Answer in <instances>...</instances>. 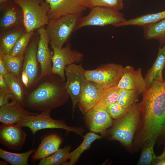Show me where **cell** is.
<instances>
[{
  "label": "cell",
  "instance_id": "603a6c76",
  "mask_svg": "<svg viewBox=\"0 0 165 165\" xmlns=\"http://www.w3.org/2000/svg\"><path fill=\"white\" fill-rule=\"evenodd\" d=\"M165 19V10L155 13H148L132 18L121 24L119 27L128 26L143 28Z\"/></svg>",
  "mask_w": 165,
  "mask_h": 165
},
{
  "label": "cell",
  "instance_id": "cb8c5ba5",
  "mask_svg": "<svg viewBox=\"0 0 165 165\" xmlns=\"http://www.w3.org/2000/svg\"><path fill=\"white\" fill-rule=\"evenodd\" d=\"M102 136L93 132L87 133L84 137L83 140L80 145L75 149L70 152L68 162H66L64 165H73L77 162L82 153L89 148L92 143L95 141L100 139Z\"/></svg>",
  "mask_w": 165,
  "mask_h": 165
},
{
  "label": "cell",
  "instance_id": "d590c367",
  "mask_svg": "<svg viewBox=\"0 0 165 165\" xmlns=\"http://www.w3.org/2000/svg\"><path fill=\"white\" fill-rule=\"evenodd\" d=\"M16 100L14 96L9 90L0 89V107Z\"/></svg>",
  "mask_w": 165,
  "mask_h": 165
},
{
  "label": "cell",
  "instance_id": "60d3db41",
  "mask_svg": "<svg viewBox=\"0 0 165 165\" xmlns=\"http://www.w3.org/2000/svg\"><path fill=\"white\" fill-rule=\"evenodd\" d=\"M9 163L6 161L5 160V161H0V165H8Z\"/></svg>",
  "mask_w": 165,
  "mask_h": 165
},
{
  "label": "cell",
  "instance_id": "ffe728a7",
  "mask_svg": "<svg viewBox=\"0 0 165 165\" xmlns=\"http://www.w3.org/2000/svg\"><path fill=\"white\" fill-rule=\"evenodd\" d=\"M41 143L32 156L31 159L36 161L46 158L57 151L62 143V138L55 133L46 135L41 139Z\"/></svg>",
  "mask_w": 165,
  "mask_h": 165
},
{
  "label": "cell",
  "instance_id": "ab89813d",
  "mask_svg": "<svg viewBox=\"0 0 165 165\" xmlns=\"http://www.w3.org/2000/svg\"><path fill=\"white\" fill-rule=\"evenodd\" d=\"M0 89L6 90H9L4 77L0 75Z\"/></svg>",
  "mask_w": 165,
  "mask_h": 165
},
{
  "label": "cell",
  "instance_id": "4dcf8cb0",
  "mask_svg": "<svg viewBox=\"0 0 165 165\" xmlns=\"http://www.w3.org/2000/svg\"><path fill=\"white\" fill-rule=\"evenodd\" d=\"M79 3L87 9L98 6L113 8L120 10L124 8L123 0H78Z\"/></svg>",
  "mask_w": 165,
  "mask_h": 165
},
{
  "label": "cell",
  "instance_id": "44dd1931",
  "mask_svg": "<svg viewBox=\"0 0 165 165\" xmlns=\"http://www.w3.org/2000/svg\"><path fill=\"white\" fill-rule=\"evenodd\" d=\"M26 32L25 27L16 28L0 33V53L10 54L18 39Z\"/></svg>",
  "mask_w": 165,
  "mask_h": 165
},
{
  "label": "cell",
  "instance_id": "5b68a950",
  "mask_svg": "<svg viewBox=\"0 0 165 165\" xmlns=\"http://www.w3.org/2000/svg\"><path fill=\"white\" fill-rule=\"evenodd\" d=\"M21 8L26 32L45 26L49 20L50 4L45 0H13Z\"/></svg>",
  "mask_w": 165,
  "mask_h": 165
},
{
  "label": "cell",
  "instance_id": "4316f807",
  "mask_svg": "<svg viewBox=\"0 0 165 165\" xmlns=\"http://www.w3.org/2000/svg\"><path fill=\"white\" fill-rule=\"evenodd\" d=\"M4 77L9 91L16 101L22 105L26 89L21 79L9 73Z\"/></svg>",
  "mask_w": 165,
  "mask_h": 165
},
{
  "label": "cell",
  "instance_id": "d6986e66",
  "mask_svg": "<svg viewBox=\"0 0 165 165\" xmlns=\"http://www.w3.org/2000/svg\"><path fill=\"white\" fill-rule=\"evenodd\" d=\"M38 114L28 111L16 101H13L0 107V122L3 124H16L25 116Z\"/></svg>",
  "mask_w": 165,
  "mask_h": 165
},
{
  "label": "cell",
  "instance_id": "e0dca14e",
  "mask_svg": "<svg viewBox=\"0 0 165 165\" xmlns=\"http://www.w3.org/2000/svg\"><path fill=\"white\" fill-rule=\"evenodd\" d=\"M84 115L87 127L91 131L95 133L104 134L112 125V117L107 109H93Z\"/></svg>",
  "mask_w": 165,
  "mask_h": 165
},
{
  "label": "cell",
  "instance_id": "2e32d148",
  "mask_svg": "<svg viewBox=\"0 0 165 165\" xmlns=\"http://www.w3.org/2000/svg\"><path fill=\"white\" fill-rule=\"evenodd\" d=\"M50 5L48 13L49 20L70 14L83 13L87 8L78 0H45Z\"/></svg>",
  "mask_w": 165,
  "mask_h": 165
},
{
  "label": "cell",
  "instance_id": "f1b7e54d",
  "mask_svg": "<svg viewBox=\"0 0 165 165\" xmlns=\"http://www.w3.org/2000/svg\"><path fill=\"white\" fill-rule=\"evenodd\" d=\"M71 147L67 146L64 148L59 149L52 155L40 160L38 165H64L69 160V155Z\"/></svg>",
  "mask_w": 165,
  "mask_h": 165
},
{
  "label": "cell",
  "instance_id": "7402d4cb",
  "mask_svg": "<svg viewBox=\"0 0 165 165\" xmlns=\"http://www.w3.org/2000/svg\"><path fill=\"white\" fill-rule=\"evenodd\" d=\"M165 66V45L160 47L157 58L152 66L148 72L145 79L147 87L156 80L163 79L162 71Z\"/></svg>",
  "mask_w": 165,
  "mask_h": 165
},
{
  "label": "cell",
  "instance_id": "836d02e7",
  "mask_svg": "<svg viewBox=\"0 0 165 165\" xmlns=\"http://www.w3.org/2000/svg\"><path fill=\"white\" fill-rule=\"evenodd\" d=\"M34 34V31L26 32L17 40L10 54L16 57L24 56V52Z\"/></svg>",
  "mask_w": 165,
  "mask_h": 165
},
{
  "label": "cell",
  "instance_id": "e575fe53",
  "mask_svg": "<svg viewBox=\"0 0 165 165\" xmlns=\"http://www.w3.org/2000/svg\"><path fill=\"white\" fill-rule=\"evenodd\" d=\"M107 110L112 118L117 119L123 117L128 111L117 102L109 105Z\"/></svg>",
  "mask_w": 165,
  "mask_h": 165
},
{
  "label": "cell",
  "instance_id": "1f68e13d",
  "mask_svg": "<svg viewBox=\"0 0 165 165\" xmlns=\"http://www.w3.org/2000/svg\"><path fill=\"white\" fill-rule=\"evenodd\" d=\"M156 142L155 139L151 138L144 144L142 147V152L137 165H151L156 156L154 151V146Z\"/></svg>",
  "mask_w": 165,
  "mask_h": 165
},
{
  "label": "cell",
  "instance_id": "277c9868",
  "mask_svg": "<svg viewBox=\"0 0 165 165\" xmlns=\"http://www.w3.org/2000/svg\"><path fill=\"white\" fill-rule=\"evenodd\" d=\"M82 14L67 15L49 20L45 27L50 44L62 48L75 32Z\"/></svg>",
  "mask_w": 165,
  "mask_h": 165
},
{
  "label": "cell",
  "instance_id": "3957f363",
  "mask_svg": "<svg viewBox=\"0 0 165 165\" xmlns=\"http://www.w3.org/2000/svg\"><path fill=\"white\" fill-rule=\"evenodd\" d=\"M141 116L140 103H135L111 129L110 139L118 141L126 147H131Z\"/></svg>",
  "mask_w": 165,
  "mask_h": 165
},
{
  "label": "cell",
  "instance_id": "f35d334b",
  "mask_svg": "<svg viewBox=\"0 0 165 165\" xmlns=\"http://www.w3.org/2000/svg\"><path fill=\"white\" fill-rule=\"evenodd\" d=\"M20 79L26 90L28 87L29 79L27 74L23 71H22Z\"/></svg>",
  "mask_w": 165,
  "mask_h": 165
},
{
  "label": "cell",
  "instance_id": "8fae6325",
  "mask_svg": "<svg viewBox=\"0 0 165 165\" xmlns=\"http://www.w3.org/2000/svg\"><path fill=\"white\" fill-rule=\"evenodd\" d=\"M0 4V33L24 27L23 12L18 5L13 0Z\"/></svg>",
  "mask_w": 165,
  "mask_h": 165
},
{
  "label": "cell",
  "instance_id": "9a60e30c",
  "mask_svg": "<svg viewBox=\"0 0 165 165\" xmlns=\"http://www.w3.org/2000/svg\"><path fill=\"white\" fill-rule=\"evenodd\" d=\"M117 86L120 89L134 90L138 95L143 93L147 88L141 69L136 70L129 65L124 68L122 77Z\"/></svg>",
  "mask_w": 165,
  "mask_h": 165
},
{
  "label": "cell",
  "instance_id": "83f0119b",
  "mask_svg": "<svg viewBox=\"0 0 165 165\" xmlns=\"http://www.w3.org/2000/svg\"><path fill=\"white\" fill-rule=\"evenodd\" d=\"M35 148L30 149L22 153L10 152L0 148V157L12 165H28L30 156L36 150Z\"/></svg>",
  "mask_w": 165,
  "mask_h": 165
},
{
  "label": "cell",
  "instance_id": "6da1fadb",
  "mask_svg": "<svg viewBox=\"0 0 165 165\" xmlns=\"http://www.w3.org/2000/svg\"><path fill=\"white\" fill-rule=\"evenodd\" d=\"M142 94L140 103L142 118L134 139L135 149L151 138L159 145L165 140V81H154Z\"/></svg>",
  "mask_w": 165,
  "mask_h": 165
},
{
  "label": "cell",
  "instance_id": "9c48e42d",
  "mask_svg": "<svg viewBox=\"0 0 165 165\" xmlns=\"http://www.w3.org/2000/svg\"><path fill=\"white\" fill-rule=\"evenodd\" d=\"M86 71L81 65L75 63L66 66L65 69L67 77L65 87L72 99L73 113L88 81L86 75Z\"/></svg>",
  "mask_w": 165,
  "mask_h": 165
},
{
  "label": "cell",
  "instance_id": "52a82bcc",
  "mask_svg": "<svg viewBox=\"0 0 165 165\" xmlns=\"http://www.w3.org/2000/svg\"><path fill=\"white\" fill-rule=\"evenodd\" d=\"M51 111L41 112L37 115L28 116L21 119L16 124L22 127H28L34 135L37 131L46 129H61L67 133L73 132L83 136L85 130L82 127H70L63 120H56L50 116Z\"/></svg>",
  "mask_w": 165,
  "mask_h": 165
},
{
  "label": "cell",
  "instance_id": "484cf974",
  "mask_svg": "<svg viewBox=\"0 0 165 165\" xmlns=\"http://www.w3.org/2000/svg\"><path fill=\"white\" fill-rule=\"evenodd\" d=\"M3 62L9 73L20 79L24 61V56L16 57L10 54L0 53Z\"/></svg>",
  "mask_w": 165,
  "mask_h": 165
},
{
  "label": "cell",
  "instance_id": "8992f818",
  "mask_svg": "<svg viewBox=\"0 0 165 165\" xmlns=\"http://www.w3.org/2000/svg\"><path fill=\"white\" fill-rule=\"evenodd\" d=\"M89 13L80 18L75 31L88 26H104L112 25L115 27L127 20L119 10L113 8L98 6L90 9Z\"/></svg>",
  "mask_w": 165,
  "mask_h": 165
},
{
  "label": "cell",
  "instance_id": "ac0fdd59",
  "mask_svg": "<svg viewBox=\"0 0 165 165\" xmlns=\"http://www.w3.org/2000/svg\"><path fill=\"white\" fill-rule=\"evenodd\" d=\"M105 90L94 82L87 81L77 104L79 108L83 114L94 108Z\"/></svg>",
  "mask_w": 165,
  "mask_h": 165
},
{
  "label": "cell",
  "instance_id": "d4e9b609",
  "mask_svg": "<svg viewBox=\"0 0 165 165\" xmlns=\"http://www.w3.org/2000/svg\"><path fill=\"white\" fill-rule=\"evenodd\" d=\"M143 28L146 39H156L165 45V19Z\"/></svg>",
  "mask_w": 165,
  "mask_h": 165
},
{
  "label": "cell",
  "instance_id": "ba28073f",
  "mask_svg": "<svg viewBox=\"0 0 165 165\" xmlns=\"http://www.w3.org/2000/svg\"><path fill=\"white\" fill-rule=\"evenodd\" d=\"M124 68L114 63L101 65L93 70H86L87 80L94 82L104 89L117 86L123 74Z\"/></svg>",
  "mask_w": 165,
  "mask_h": 165
},
{
  "label": "cell",
  "instance_id": "7a4b0ae2",
  "mask_svg": "<svg viewBox=\"0 0 165 165\" xmlns=\"http://www.w3.org/2000/svg\"><path fill=\"white\" fill-rule=\"evenodd\" d=\"M64 81L58 75L53 73L39 78L26 90L22 105L41 112L51 111L63 105L69 95Z\"/></svg>",
  "mask_w": 165,
  "mask_h": 165
},
{
  "label": "cell",
  "instance_id": "4fadbf2b",
  "mask_svg": "<svg viewBox=\"0 0 165 165\" xmlns=\"http://www.w3.org/2000/svg\"><path fill=\"white\" fill-rule=\"evenodd\" d=\"M22 128L17 124L2 123L0 126V143L11 150H21L27 135Z\"/></svg>",
  "mask_w": 165,
  "mask_h": 165
},
{
  "label": "cell",
  "instance_id": "74e56055",
  "mask_svg": "<svg viewBox=\"0 0 165 165\" xmlns=\"http://www.w3.org/2000/svg\"><path fill=\"white\" fill-rule=\"evenodd\" d=\"M9 74V73L5 66L2 57L0 55V75L5 76Z\"/></svg>",
  "mask_w": 165,
  "mask_h": 165
},
{
  "label": "cell",
  "instance_id": "7c38bea8",
  "mask_svg": "<svg viewBox=\"0 0 165 165\" xmlns=\"http://www.w3.org/2000/svg\"><path fill=\"white\" fill-rule=\"evenodd\" d=\"M39 40L38 33L36 34L34 33L24 55L22 71L26 73L29 78L27 89L38 80L40 75V67L37 55Z\"/></svg>",
  "mask_w": 165,
  "mask_h": 165
},
{
  "label": "cell",
  "instance_id": "8d00e7d4",
  "mask_svg": "<svg viewBox=\"0 0 165 165\" xmlns=\"http://www.w3.org/2000/svg\"><path fill=\"white\" fill-rule=\"evenodd\" d=\"M151 165H165V146L162 154L159 156H156Z\"/></svg>",
  "mask_w": 165,
  "mask_h": 165
},
{
  "label": "cell",
  "instance_id": "f546056e",
  "mask_svg": "<svg viewBox=\"0 0 165 165\" xmlns=\"http://www.w3.org/2000/svg\"><path fill=\"white\" fill-rule=\"evenodd\" d=\"M120 90V89L117 86L105 89L99 101L93 109H107L109 105L117 101L119 97Z\"/></svg>",
  "mask_w": 165,
  "mask_h": 165
},
{
  "label": "cell",
  "instance_id": "30bf717a",
  "mask_svg": "<svg viewBox=\"0 0 165 165\" xmlns=\"http://www.w3.org/2000/svg\"><path fill=\"white\" fill-rule=\"evenodd\" d=\"M50 44L53 53L52 73L58 75L64 81L66 67L81 61L83 55L76 50H72L69 43H67L65 46L61 48H58L52 44Z\"/></svg>",
  "mask_w": 165,
  "mask_h": 165
},
{
  "label": "cell",
  "instance_id": "d6a6232c",
  "mask_svg": "<svg viewBox=\"0 0 165 165\" xmlns=\"http://www.w3.org/2000/svg\"><path fill=\"white\" fill-rule=\"evenodd\" d=\"M139 95L132 90L120 89L117 102L127 110H129L135 103Z\"/></svg>",
  "mask_w": 165,
  "mask_h": 165
},
{
  "label": "cell",
  "instance_id": "b9f144b4",
  "mask_svg": "<svg viewBox=\"0 0 165 165\" xmlns=\"http://www.w3.org/2000/svg\"><path fill=\"white\" fill-rule=\"evenodd\" d=\"M13 0H0V3L1 4L2 3L6 2H7L12 1Z\"/></svg>",
  "mask_w": 165,
  "mask_h": 165
},
{
  "label": "cell",
  "instance_id": "5bb4252c",
  "mask_svg": "<svg viewBox=\"0 0 165 165\" xmlns=\"http://www.w3.org/2000/svg\"><path fill=\"white\" fill-rule=\"evenodd\" d=\"M37 32L39 40L37 49V59L40 65V74L39 78L52 73L53 52L49 47L50 41L47 36L45 26L38 29Z\"/></svg>",
  "mask_w": 165,
  "mask_h": 165
}]
</instances>
